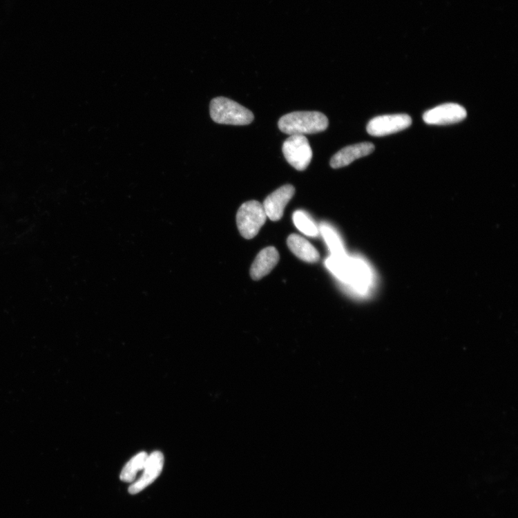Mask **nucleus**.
<instances>
[{"label":"nucleus","instance_id":"1","mask_svg":"<svg viewBox=\"0 0 518 518\" xmlns=\"http://www.w3.org/2000/svg\"><path fill=\"white\" fill-rule=\"evenodd\" d=\"M327 117L320 112H293L282 116L278 123L280 131L287 135H305L325 131L328 127Z\"/></svg>","mask_w":518,"mask_h":518},{"label":"nucleus","instance_id":"2","mask_svg":"<svg viewBox=\"0 0 518 518\" xmlns=\"http://www.w3.org/2000/svg\"><path fill=\"white\" fill-rule=\"evenodd\" d=\"M211 117L215 123L224 125L247 126L254 115L249 109L227 97L214 98L210 106Z\"/></svg>","mask_w":518,"mask_h":518},{"label":"nucleus","instance_id":"3","mask_svg":"<svg viewBox=\"0 0 518 518\" xmlns=\"http://www.w3.org/2000/svg\"><path fill=\"white\" fill-rule=\"evenodd\" d=\"M267 218L263 204L260 202L251 200L244 203L236 215L240 235L246 239L254 238L264 226Z\"/></svg>","mask_w":518,"mask_h":518},{"label":"nucleus","instance_id":"4","mask_svg":"<svg viewBox=\"0 0 518 518\" xmlns=\"http://www.w3.org/2000/svg\"><path fill=\"white\" fill-rule=\"evenodd\" d=\"M282 151L287 162L298 171H304L313 159V151L305 135H290L284 142Z\"/></svg>","mask_w":518,"mask_h":518},{"label":"nucleus","instance_id":"5","mask_svg":"<svg viewBox=\"0 0 518 518\" xmlns=\"http://www.w3.org/2000/svg\"><path fill=\"white\" fill-rule=\"evenodd\" d=\"M412 125V118L406 114L378 116L370 121L367 130L370 135L382 137L399 133Z\"/></svg>","mask_w":518,"mask_h":518},{"label":"nucleus","instance_id":"6","mask_svg":"<svg viewBox=\"0 0 518 518\" xmlns=\"http://www.w3.org/2000/svg\"><path fill=\"white\" fill-rule=\"evenodd\" d=\"M466 116L468 113L461 106L456 103H446L426 111L423 119L428 125L446 126L461 122Z\"/></svg>","mask_w":518,"mask_h":518},{"label":"nucleus","instance_id":"7","mask_svg":"<svg viewBox=\"0 0 518 518\" xmlns=\"http://www.w3.org/2000/svg\"><path fill=\"white\" fill-rule=\"evenodd\" d=\"M375 276L370 266L361 260L354 258L350 260V274L349 284L361 296H367L374 289Z\"/></svg>","mask_w":518,"mask_h":518},{"label":"nucleus","instance_id":"8","mask_svg":"<svg viewBox=\"0 0 518 518\" xmlns=\"http://www.w3.org/2000/svg\"><path fill=\"white\" fill-rule=\"evenodd\" d=\"M164 464V457L161 452H154L148 455L142 477L129 487V493L136 495L151 486L162 474Z\"/></svg>","mask_w":518,"mask_h":518},{"label":"nucleus","instance_id":"9","mask_svg":"<svg viewBox=\"0 0 518 518\" xmlns=\"http://www.w3.org/2000/svg\"><path fill=\"white\" fill-rule=\"evenodd\" d=\"M296 189L291 184H286L276 189L264 202L263 207L267 216L272 221L280 220L285 207L295 195Z\"/></svg>","mask_w":518,"mask_h":518},{"label":"nucleus","instance_id":"10","mask_svg":"<svg viewBox=\"0 0 518 518\" xmlns=\"http://www.w3.org/2000/svg\"><path fill=\"white\" fill-rule=\"evenodd\" d=\"M374 148V144L369 142L345 147L334 155L330 165L334 169L349 166L355 160L371 154Z\"/></svg>","mask_w":518,"mask_h":518},{"label":"nucleus","instance_id":"11","mask_svg":"<svg viewBox=\"0 0 518 518\" xmlns=\"http://www.w3.org/2000/svg\"><path fill=\"white\" fill-rule=\"evenodd\" d=\"M280 254L274 247H267L258 253L251 267L252 280H260L278 264Z\"/></svg>","mask_w":518,"mask_h":518},{"label":"nucleus","instance_id":"12","mask_svg":"<svg viewBox=\"0 0 518 518\" xmlns=\"http://www.w3.org/2000/svg\"><path fill=\"white\" fill-rule=\"evenodd\" d=\"M290 251L301 260L307 263H316L320 260L317 249L305 238L298 234H291L287 238Z\"/></svg>","mask_w":518,"mask_h":518},{"label":"nucleus","instance_id":"13","mask_svg":"<svg viewBox=\"0 0 518 518\" xmlns=\"http://www.w3.org/2000/svg\"><path fill=\"white\" fill-rule=\"evenodd\" d=\"M148 457V454L144 452L133 457L121 471L120 480L127 483L133 482L137 473L144 470Z\"/></svg>","mask_w":518,"mask_h":518},{"label":"nucleus","instance_id":"14","mask_svg":"<svg viewBox=\"0 0 518 518\" xmlns=\"http://www.w3.org/2000/svg\"><path fill=\"white\" fill-rule=\"evenodd\" d=\"M322 231L326 243L333 253V256L342 259L348 258L341 242L335 232L327 227L322 229Z\"/></svg>","mask_w":518,"mask_h":518},{"label":"nucleus","instance_id":"15","mask_svg":"<svg viewBox=\"0 0 518 518\" xmlns=\"http://www.w3.org/2000/svg\"><path fill=\"white\" fill-rule=\"evenodd\" d=\"M293 220L296 227L305 235L308 236H316L318 233L315 223L302 211H296L293 215Z\"/></svg>","mask_w":518,"mask_h":518}]
</instances>
